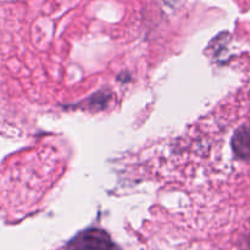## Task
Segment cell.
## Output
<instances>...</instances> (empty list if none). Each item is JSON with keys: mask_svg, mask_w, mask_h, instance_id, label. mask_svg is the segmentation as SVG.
I'll list each match as a JSON object with an SVG mask.
<instances>
[{"mask_svg": "<svg viewBox=\"0 0 250 250\" xmlns=\"http://www.w3.org/2000/svg\"><path fill=\"white\" fill-rule=\"evenodd\" d=\"M65 250H121L109 234L99 229H89L73 237Z\"/></svg>", "mask_w": 250, "mask_h": 250, "instance_id": "6da1fadb", "label": "cell"}, {"mask_svg": "<svg viewBox=\"0 0 250 250\" xmlns=\"http://www.w3.org/2000/svg\"><path fill=\"white\" fill-rule=\"evenodd\" d=\"M231 144L237 159L250 161V125H243L234 132Z\"/></svg>", "mask_w": 250, "mask_h": 250, "instance_id": "7a4b0ae2", "label": "cell"}, {"mask_svg": "<svg viewBox=\"0 0 250 250\" xmlns=\"http://www.w3.org/2000/svg\"><path fill=\"white\" fill-rule=\"evenodd\" d=\"M244 250H250V247H248V248H247V249H244Z\"/></svg>", "mask_w": 250, "mask_h": 250, "instance_id": "3957f363", "label": "cell"}]
</instances>
